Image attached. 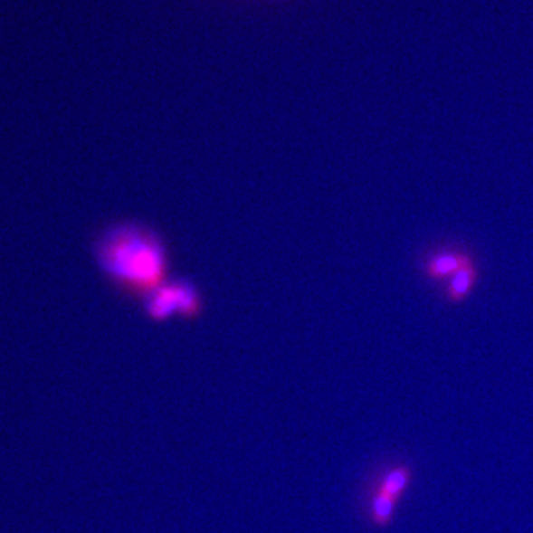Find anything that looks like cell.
<instances>
[{
    "mask_svg": "<svg viewBox=\"0 0 533 533\" xmlns=\"http://www.w3.org/2000/svg\"><path fill=\"white\" fill-rule=\"evenodd\" d=\"M90 251L107 283L134 301H143L172 277L167 237L144 221H113L98 232Z\"/></svg>",
    "mask_w": 533,
    "mask_h": 533,
    "instance_id": "cell-1",
    "label": "cell"
},
{
    "mask_svg": "<svg viewBox=\"0 0 533 533\" xmlns=\"http://www.w3.org/2000/svg\"><path fill=\"white\" fill-rule=\"evenodd\" d=\"M139 306L151 322H169L172 319L192 322L204 316L206 298L190 277L172 276L139 301Z\"/></svg>",
    "mask_w": 533,
    "mask_h": 533,
    "instance_id": "cell-2",
    "label": "cell"
},
{
    "mask_svg": "<svg viewBox=\"0 0 533 533\" xmlns=\"http://www.w3.org/2000/svg\"><path fill=\"white\" fill-rule=\"evenodd\" d=\"M415 481V469L409 461H395L387 465L375 481L369 501V519L376 528H387L395 521L400 502Z\"/></svg>",
    "mask_w": 533,
    "mask_h": 533,
    "instance_id": "cell-3",
    "label": "cell"
},
{
    "mask_svg": "<svg viewBox=\"0 0 533 533\" xmlns=\"http://www.w3.org/2000/svg\"><path fill=\"white\" fill-rule=\"evenodd\" d=\"M481 260L476 249L460 241H440L428 244L416 255V271L428 285L442 286L460 270Z\"/></svg>",
    "mask_w": 533,
    "mask_h": 533,
    "instance_id": "cell-4",
    "label": "cell"
},
{
    "mask_svg": "<svg viewBox=\"0 0 533 533\" xmlns=\"http://www.w3.org/2000/svg\"><path fill=\"white\" fill-rule=\"evenodd\" d=\"M481 279V260L474 261L439 288L440 300L449 307L462 306L476 292Z\"/></svg>",
    "mask_w": 533,
    "mask_h": 533,
    "instance_id": "cell-5",
    "label": "cell"
}]
</instances>
